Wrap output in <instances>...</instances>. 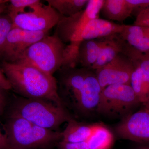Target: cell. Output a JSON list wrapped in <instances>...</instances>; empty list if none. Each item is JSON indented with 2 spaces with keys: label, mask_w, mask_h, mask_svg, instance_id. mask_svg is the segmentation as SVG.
<instances>
[{
  "label": "cell",
  "mask_w": 149,
  "mask_h": 149,
  "mask_svg": "<svg viewBox=\"0 0 149 149\" xmlns=\"http://www.w3.org/2000/svg\"><path fill=\"white\" fill-rule=\"evenodd\" d=\"M1 69L12 89L22 97L45 100L65 107L59 96L57 83L53 75L22 62L3 61Z\"/></svg>",
  "instance_id": "1"
},
{
  "label": "cell",
  "mask_w": 149,
  "mask_h": 149,
  "mask_svg": "<svg viewBox=\"0 0 149 149\" xmlns=\"http://www.w3.org/2000/svg\"><path fill=\"white\" fill-rule=\"evenodd\" d=\"M78 46L65 44L55 32L29 47L17 62L28 63L53 75L63 67H76Z\"/></svg>",
  "instance_id": "2"
},
{
  "label": "cell",
  "mask_w": 149,
  "mask_h": 149,
  "mask_svg": "<svg viewBox=\"0 0 149 149\" xmlns=\"http://www.w3.org/2000/svg\"><path fill=\"white\" fill-rule=\"evenodd\" d=\"M9 115L18 116L42 128L55 130L71 117L65 107L40 99L15 98Z\"/></svg>",
  "instance_id": "3"
},
{
  "label": "cell",
  "mask_w": 149,
  "mask_h": 149,
  "mask_svg": "<svg viewBox=\"0 0 149 149\" xmlns=\"http://www.w3.org/2000/svg\"><path fill=\"white\" fill-rule=\"evenodd\" d=\"M5 129L8 149L47 148L62 138L61 132L39 127L14 116L9 115Z\"/></svg>",
  "instance_id": "4"
},
{
  "label": "cell",
  "mask_w": 149,
  "mask_h": 149,
  "mask_svg": "<svg viewBox=\"0 0 149 149\" xmlns=\"http://www.w3.org/2000/svg\"><path fill=\"white\" fill-rule=\"evenodd\" d=\"M141 104L130 85H109L102 91L96 113L112 118H123Z\"/></svg>",
  "instance_id": "5"
},
{
  "label": "cell",
  "mask_w": 149,
  "mask_h": 149,
  "mask_svg": "<svg viewBox=\"0 0 149 149\" xmlns=\"http://www.w3.org/2000/svg\"><path fill=\"white\" fill-rule=\"evenodd\" d=\"M104 0H89L85 9L69 17H61L55 32L65 44L80 43L83 29L92 19L98 18Z\"/></svg>",
  "instance_id": "6"
},
{
  "label": "cell",
  "mask_w": 149,
  "mask_h": 149,
  "mask_svg": "<svg viewBox=\"0 0 149 149\" xmlns=\"http://www.w3.org/2000/svg\"><path fill=\"white\" fill-rule=\"evenodd\" d=\"M88 68L63 67L57 71L59 96L64 107L75 111Z\"/></svg>",
  "instance_id": "7"
},
{
  "label": "cell",
  "mask_w": 149,
  "mask_h": 149,
  "mask_svg": "<svg viewBox=\"0 0 149 149\" xmlns=\"http://www.w3.org/2000/svg\"><path fill=\"white\" fill-rule=\"evenodd\" d=\"M31 9L13 18V27L32 32H49L56 26L62 17L50 6L42 3Z\"/></svg>",
  "instance_id": "8"
},
{
  "label": "cell",
  "mask_w": 149,
  "mask_h": 149,
  "mask_svg": "<svg viewBox=\"0 0 149 149\" xmlns=\"http://www.w3.org/2000/svg\"><path fill=\"white\" fill-rule=\"evenodd\" d=\"M115 131L120 139L149 144V106L142 105L141 109L123 118Z\"/></svg>",
  "instance_id": "9"
},
{
  "label": "cell",
  "mask_w": 149,
  "mask_h": 149,
  "mask_svg": "<svg viewBox=\"0 0 149 149\" xmlns=\"http://www.w3.org/2000/svg\"><path fill=\"white\" fill-rule=\"evenodd\" d=\"M48 34L49 32H32L13 27L0 49V56L4 61L17 62L29 47Z\"/></svg>",
  "instance_id": "10"
},
{
  "label": "cell",
  "mask_w": 149,
  "mask_h": 149,
  "mask_svg": "<svg viewBox=\"0 0 149 149\" xmlns=\"http://www.w3.org/2000/svg\"><path fill=\"white\" fill-rule=\"evenodd\" d=\"M136 69L133 62L123 53L111 61L95 70L102 90L109 85H130V79Z\"/></svg>",
  "instance_id": "11"
},
{
  "label": "cell",
  "mask_w": 149,
  "mask_h": 149,
  "mask_svg": "<svg viewBox=\"0 0 149 149\" xmlns=\"http://www.w3.org/2000/svg\"><path fill=\"white\" fill-rule=\"evenodd\" d=\"M102 91L95 71L88 68L75 112L84 117L96 113Z\"/></svg>",
  "instance_id": "12"
},
{
  "label": "cell",
  "mask_w": 149,
  "mask_h": 149,
  "mask_svg": "<svg viewBox=\"0 0 149 149\" xmlns=\"http://www.w3.org/2000/svg\"><path fill=\"white\" fill-rule=\"evenodd\" d=\"M123 26L99 17L94 19L88 22L83 29L80 41L101 39L120 34Z\"/></svg>",
  "instance_id": "13"
},
{
  "label": "cell",
  "mask_w": 149,
  "mask_h": 149,
  "mask_svg": "<svg viewBox=\"0 0 149 149\" xmlns=\"http://www.w3.org/2000/svg\"><path fill=\"white\" fill-rule=\"evenodd\" d=\"M108 37L81 41L78 46L77 64L80 63L82 68L90 69L97 61L102 48L107 43Z\"/></svg>",
  "instance_id": "14"
},
{
  "label": "cell",
  "mask_w": 149,
  "mask_h": 149,
  "mask_svg": "<svg viewBox=\"0 0 149 149\" xmlns=\"http://www.w3.org/2000/svg\"><path fill=\"white\" fill-rule=\"evenodd\" d=\"M119 35L135 49L143 52L149 51V27L123 24Z\"/></svg>",
  "instance_id": "15"
},
{
  "label": "cell",
  "mask_w": 149,
  "mask_h": 149,
  "mask_svg": "<svg viewBox=\"0 0 149 149\" xmlns=\"http://www.w3.org/2000/svg\"><path fill=\"white\" fill-rule=\"evenodd\" d=\"M100 12L109 21L121 22L134 12V8L128 0H104Z\"/></svg>",
  "instance_id": "16"
},
{
  "label": "cell",
  "mask_w": 149,
  "mask_h": 149,
  "mask_svg": "<svg viewBox=\"0 0 149 149\" xmlns=\"http://www.w3.org/2000/svg\"><path fill=\"white\" fill-rule=\"evenodd\" d=\"M125 43L119 34L109 37L107 43L102 48L97 61L90 69L95 71L109 63L118 54L123 53Z\"/></svg>",
  "instance_id": "17"
},
{
  "label": "cell",
  "mask_w": 149,
  "mask_h": 149,
  "mask_svg": "<svg viewBox=\"0 0 149 149\" xmlns=\"http://www.w3.org/2000/svg\"><path fill=\"white\" fill-rule=\"evenodd\" d=\"M67 122L66 128L61 132V141L73 143L87 141L95 125V123L91 124L78 122L72 118Z\"/></svg>",
  "instance_id": "18"
},
{
  "label": "cell",
  "mask_w": 149,
  "mask_h": 149,
  "mask_svg": "<svg viewBox=\"0 0 149 149\" xmlns=\"http://www.w3.org/2000/svg\"><path fill=\"white\" fill-rule=\"evenodd\" d=\"M90 149H110L114 142L111 131L100 123H95V128L87 141Z\"/></svg>",
  "instance_id": "19"
},
{
  "label": "cell",
  "mask_w": 149,
  "mask_h": 149,
  "mask_svg": "<svg viewBox=\"0 0 149 149\" xmlns=\"http://www.w3.org/2000/svg\"><path fill=\"white\" fill-rule=\"evenodd\" d=\"M130 85L141 104L149 100V75L139 68H136L131 75Z\"/></svg>",
  "instance_id": "20"
},
{
  "label": "cell",
  "mask_w": 149,
  "mask_h": 149,
  "mask_svg": "<svg viewBox=\"0 0 149 149\" xmlns=\"http://www.w3.org/2000/svg\"><path fill=\"white\" fill-rule=\"evenodd\" d=\"M46 1L61 16L69 17L85 9L89 0H47Z\"/></svg>",
  "instance_id": "21"
},
{
  "label": "cell",
  "mask_w": 149,
  "mask_h": 149,
  "mask_svg": "<svg viewBox=\"0 0 149 149\" xmlns=\"http://www.w3.org/2000/svg\"><path fill=\"white\" fill-rule=\"evenodd\" d=\"M123 54L129 58L135 68H139L149 75V51H141L125 42Z\"/></svg>",
  "instance_id": "22"
},
{
  "label": "cell",
  "mask_w": 149,
  "mask_h": 149,
  "mask_svg": "<svg viewBox=\"0 0 149 149\" xmlns=\"http://www.w3.org/2000/svg\"><path fill=\"white\" fill-rule=\"evenodd\" d=\"M8 7V15L11 19L19 14L25 12L27 8L32 9L41 3L39 0H11Z\"/></svg>",
  "instance_id": "23"
},
{
  "label": "cell",
  "mask_w": 149,
  "mask_h": 149,
  "mask_svg": "<svg viewBox=\"0 0 149 149\" xmlns=\"http://www.w3.org/2000/svg\"><path fill=\"white\" fill-rule=\"evenodd\" d=\"M13 28V22L8 15L0 17V49L5 42L9 33Z\"/></svg>",
  "instance_id": "24"
},
{
  "label": "cell",
  "mask_w": 149,
  "mask_h": 149,
  "mask_svg": "<svg viewBox=\"0 0 149 149\" xmlns=\"http://www.w3.org/2000/svg\"><path fill=\"white\" fill-rule=\"evenodd\" d=\"M134 25L149 27V6L139 13Z\"/></svg>",
  "instance_id": "25"
},
{
  "label": "cell",
  "mask_w": 149,
  "mask_h": 149,
  "mask_svg": "<svg viewBox=\"0 0 149 149\" xmlns=\"http://www.w3.org/2000/svg\"><path fill=\"white\" fill-rule=\"evenodd\" d=\"M5 90L0 88V114L4 111L8 103V98Z\"/></svg>",
  "instance_id": "26"
},
{
  "label": "cell",
  "mask_w": 149,
  "mask_h": 149,
  "mask_svg": "<svg viewBox=\"0 0 149 149\" xmlns=\"http://www.w3.org/2000/svg\"><path fill=\"white\" fill-rule=\"evenodd\" d=\"M0 88H2L7 91L12 89L10 83L7 79L1 68H0Z\"/></svg>",
  "instance_id": "27"
},
{
  "label": "cell",
  "mask_w": 149,
  "mask_h": 149,
  "mask_svg": "<svg viewBox=\"0 0 149 149\" xmlns=\"http://www.w3.org/2000/svg\"><path fill=\"white\" fill-rule=\"evenodd\" d=\"M58 146L59 149H79L76 143H73L62 141L58 142Z\"/></svg>",
  "instance_id": "28"
},
{
  "label": "cell",
  "mask_w": 149,
  "mask_h": 149,
  "mask_svg": "<svg viewBox=\"0 0 149 149\" xmlns=\"http://www.w3.org/2000/svg\"><path fill=\"white\" fill-rule=\"evenodd\" d=\"M1 116V114H0ZM7 140L5 135H3L0 130V149H8Z\"/></svg>",
  "instance_id": "29"
},
{
  "label": "cell",
  "mask_w": 149,
  "mask_h": 149,
  "mask_svg": "<svg viewBox=\"0 0 149 149\" xmlns=\"http://www.w3.org/2000/svg\"><path fill=\"white\" fill-rule=\"evenodd\" d=\"M136 149H149V144H140Z\"/></svg>",
  "instance_id": "30"
},
{
  "label": "cell",
  "mask_w": 149,
  "mask_h": 149,
  "mask_svg": "<svg viewBox=\"0 0 149 149\" xmlns=\"http://www.w3.org/2000/svg\"><path fill=\"white\" fill-rule=\"evenodd\" d=\"M5 4L0 5V17L2 15L3 13L5 10L6 6Z\"/></svg>",
  "instance_id": "31"
},
{
  "label": "cell",
  "mask_w": 149,
  "mask_h": 149,
  "mask_svg": "<svg viewBox=\"0 0 149 149\" xmlns=\"http://www.w3.org/2000/svg\"><path fill=\"white\" fill-rule=\"evenodd\" d=\"M9 1H6V0H0V5L6 3L8 2Z\"/></svg>",
  "instance_id": "32"
},
{
  "label": "cell",
  "mask_w": 149,
  "mask_h": 149,
  "mask_svg": "<svg viewBox=\"0 0 149 149\" xmlns=\"http://www.w3.org/2000/svg\"></svg>",
  "instance_id": "33"
}]
</instances>
